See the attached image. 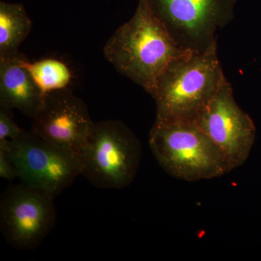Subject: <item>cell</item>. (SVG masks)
Returning <instances> with one entry per match:
<instances>
[{"instance_id":"cell-1","label":"cell","mask_w":261,"mask_h":261,"mask_svg":"<svg viewBox=\"0 0 261 261\" xmlns=\"http://www.w3.org/2000/svg\"><path fill=\"white\" fill-rule=\"evenodd\" d=\"M103 53L118 73L152 97L165 68L189 53L176 45L145 0H138L135 14L109 38Z\"/></svg>"},{"instance_id":"cell-2","label":"cell","mask_w":261,"mask_h":261,"mask_svg":"<svg viewBox=\"0 0 261 261\" xmlns=\"http://www.w3.org/2000/svg\"><path fill=\"white\" fill-rule=\"evenodd\" d=\"M217 43L173 60L156 82V120L195 123L226 80Z\"/></svg>"},{"instance_id":"cell-3","label":"cell","mask_w":261,"mask_h":261,"mask_svg":"<svg viewBox=\"0 0 261 261\" xmlns=\"http://www.w3.org/2000/svg\"><path fill=\"white\" fill-rule=\"evenodd\" d=\"M149 145L160 166L178 179L197 181L231 172L221 149L196 123L155 120Z\"/></svg>"},{"instance_id":"cell-4","label":"cell","mask_w":261,"mask_h":261,"mask_svg":"<svg viewBox=\"0 0 261 261\" xmlns=\"http://www.w3.org/2000/svg\"><path fill=\"white\" fill-rule=\"evenodd\" d=\"M82 175L95 187L121 190L129 186L142 156L140 140L119 120L94 122L78 152Z\"/></svg>"},{"instance_id":"cell-5","label":"cell","mask_w":261,"mask_h":261,"mask_svg":"<svg viewBox=\"0 0 261 261\" xmlns=\"http://www.w3.org/2000/svg\"><path fill=\"white\" fill-rule=\"evenodd\" d=\"M24 185L56 198L82 175L79 154L23 130L13 140H0Z\"/></svg>"},{"instance_id":"cell-6","label":"cell","mask_w":261,"mask_h":261,"mask_svg":"<svg viewBox=\"0 0 261 261\" xmlns=\"http://www.w3.org/2000/svg\"><path fill=\"white\" fill-rule=\"evenodd\" d=\"M180 49L203 53L234 18L238 0H145Z\"/></svg>"},{"instance_id":"cell-7","label":"cell","mask_w":261,"mask_h":261,"mask_svg":"<svg viewBox=\"0 0 261 261\" xmlns=\"http://www.w3.org/2000/svg\"><path fill=\"white\" fill-rule=\"evenodd\" d=\"M54 198L24 184L7 187L0 202V226L5 240L18 250L37 248L56 225Z\"/></svg>"},{"instance_id":"cell-8","label":"cell","mask_w":261,"mask_h":261,"mask_svg":"<svg viewBox=\"0 0 261 261\" xmlns=\"http://www.w3.org/2000/svg\"><path fill=\"white\" fill-rule=\"evenodd\" d=\"M195 123L221 149L230 171L246 162L256 138V128L238 106L226 79Z\"/></svg>"},{"instance_id":"cell-9","label":"cell","mask_w":261,"mask_h":261,"mask_svg":"<svg viewBox=\"0 0 261 261\" xmlns=\"http://www.w3.org/2000/svg\"><path fill=\"white\" fill-rule=\"evenodd\" d=\"M32 119L31 132L34 135L77 153L94 123L85 103L70 89L44 95Z\"/></svg>"},{"instance_id":"cell-10","label":"cell","mask_w":261,"mask_h":261,"mask_svg":"<svg viewBox=\"0 0 261 261\" xmlns=\"http://www.w3.org/2000/svg\"><path fill=\"white\" fill-rule=\"evenodd\" d=\"M16 58L0 59V106L18 110L33 118L44 96Z\"/></svg>"},{"instance_id":"cell-11","label":"cell","mask_w":261,"mask_h":261,"mask_svg":"<svg viewBox=\"0 0 261 261\" xmlns=\"http://www.w3.org/2000/svg\"><path fill=\"white\" fill-rule=\"evenodd\" d=\"M32 21L21 3L0 2V59H13L32 30Z\"/></svg>"},{"instance_id":"cell-12","label":"cell","mask_w":261,"mask_h":261,"mask_svg":"<svg viewBox=\"0 0 261 261\" xmlns=\"http://www.w3.org/2000/svg\"><path fill=\"white\" fill-rule=\"evenodd\" d=\"M19 64L25 68L43 96L56 91L69 89L73 74L64 62L56 58H44L30 61L20 54L16 58Z\"/></svg>"},{"instance_id":"cell-13","label":"cell","mask_w":261,"mask_h":261,"mask_svg":"<svg viewBox=\"0 0 261 261\" xmlns=\"http://www.w3.org/2000/svg\"><path fill=\"white\" fill-rule=\"evenodd\" d=\"M12 111L0 106V140H13L23 132L13 119Z\"/></svg>"},{"instance_id":"cell-14","label":"cell","mask_w":261,"mask_h":261,"mask_svg":"<svg viewBox=\"0 0 261 261\" xmlns=\"http://www.w3.org/2000/svg\"><path fill=\"white\" fill-rule=\"evenodd\" d=\"M0 176L8 181L18 178V171L14 163L8 152L3 149H0Z\"/></svg>"}]
</instances>
